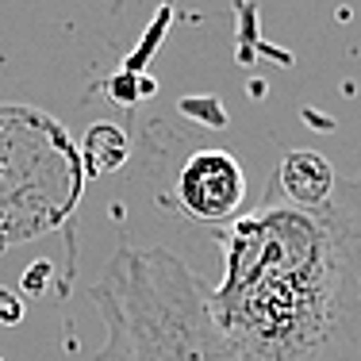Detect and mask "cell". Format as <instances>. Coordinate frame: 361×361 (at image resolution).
<instances>
[{"mask_svg":"<svg viewBox=\"0 0 361 361\" xmlns=\"http://www.w3.org/2000/svg\"><path fill=\"white\" fill-rule=\"evenodd\" d=\"M216 243L223 281L204 300L227 361H361V173L319 208L269 192Z\"/></svg>","mask_w":361,"mask_h":361,"instance_id":"1","label":"cell"},{"mask_svg":"<svg viewBox=\"0 0 361 361\" xmlns=\"http://www.w3.org/2000/svg\"><path fill=\"white\" fill-rule=\"evenodd\" d=\"M108 342L97 361H227L204 285L177 254L119 250L92 285Z\"/></svg>","mask_w":361,"mask_h":361,"instance_id":"2","label":"cell"},{"mask_svg":"<svg viewBox=\"0 0 361 361\" xmlns=\"http://www.w3.org/2000/svg\"><path fill=\"white\" fill-rule=\"evenodd\" d=\"M338 185V173L334 166L315 150H292L285 161H281L277 177H273L269 192H277L281 200L300 204V208H319L326 196Z\"/></svg>","mask_w":361,"mask_h":361,"instance_id":"4","label":"cell"},{"mask_svg":"<svg viewBox=\"0 0 361 361\" xmlns=\"http://www.w3.org/2000/svg\"><path fill=\"white\" fill-rule=\"evenodd\" d=\"M177 200L204 223H231L246 204V169L227 150H200L180 169Z\"/></svg>","mask_w":361,"mask_h":361,"instance_id":"3","label":"cell"}]
</instances>
